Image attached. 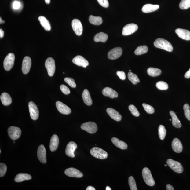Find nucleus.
Wrapping results in <instances>:
<instances>
[{
  "label": "nucleus",
  "instance_id": "nucleus-2",
  "mask_svg": "<svg viewBox=\"0 0 190 190\" xmlns=\"http://www.w3.org/2000/svg\"><path fill=\"white\" fill-rule=\"evenodd\" d=\"M142 176L144 181L148 186H154L155 184V181L150 170L147 168H144L142 172Z\"/></svg>",
  "mask_w": 190,
  "mask_h": 190
},
{
  "label": "nucleus",
  "instance_id": "nucleus-49",
  "mask_svg": "<svg viewBox=\"0 0 190 190\" xmlns=\"http://www.w3.org/2000/svg\"><path fill=\"white\" fill-rule=\"evenodd\" d=\"M166 189L167 190H174L173 187L170 184H167L166 186Z\"/></svg>",
  "mask_w": 190,
  "mask_h": 190
},
{
  "label": "nucleus",
  "instance_id": "nucleus-45",
  "mask_svg": "<svg viewBox=\"0 0 190 190\" xmlns=\"http://www.w3.org/2000/svg\"><path fill=\"white\" fill-rule=\"evenodd\" d=\"M60 88L62 92L65 95H68L70 93V90L65 85H61Z\"/></svg>",
  "mask_w": 190,
  "mask_h": 190
},
{
  "label": "nucleus",
  "instance_id": "nucleus-6",
  "mask_svg": "<svg viewBox=\"0 0 190 190\" xmlns=\"http://www.w3.org/2000/svg\"><path fill=\"white\" fill-rule=\"evenodd\" d=\"M81 128L87 133L91 134L96 133L98 130V127L95 122H90L84 123L81 126Z\"/></svg>",
  "mask_w": 190,
  "mask_h": 190
},
{
  "label": "nucleus",
  "instance_id": "nucleus-31",
  "mask_svg": "<svg viewBox=\"0 0 190 190\" xmlns=\"http://www.w3.org/2000/svg\"><path fill=\"white\" fill-rule=\"evenodd\" d=\"M170 114L172 118V124L173 126L176 128H180L182 126L181 124L180 120L178 119L177 115H176L175 113L173 111H170Z\"/></svg>",
  "mask_w": 190,
  "mask_h": 190
},
{
  "label": "nucleus",
  "instance_id": "nucleus-43",
  "mask_svg": "<svg viewBox=\"0 0 190 190\" xmlns=\"http://www.w3.org/2000/svg\"><path fill=\"white\" fill-rule=\"evenodd\" d=\"M64 82L72 88H75L76 87L75 80L73 79L70 78H66L64 79Z\"/></svg>",
  "mask_w": 190,
  "mask_h": 190
},
{
  "label": "nucleus",
  "instance_id": "nucleus-39",
  "mask_svg": "<svg viewBox=\"0 0 190 190\" xmlns=\"http://www.w3.org/2000/svg\"><path fill=\"white\" fill-rule=\"evenodd\" d=\"M129 184L131 190H137L135 180L132 176L129 178Z\"/></svg>",
  "mask_w": 190,
  "mask_h": 190
},
{
  "label": "nucleus",
  "instance_id": "nucleus-57",
  "mask_svg": "<svg viewBox=\"0 0 190 190\" xmlns=\"http://www.w3.org/2000/svg\"><path fill=\"white\" fill-rule=\"evenodd\" d=\"M13 142L14 143H15V142L14 141H13Z\"/></svg>",
  "mask_w": 190,
  "mask_h": 190
},
{
  "label": "nucleus",
  "instance_id": "nucleus-56",
  "mask_svg": "<svg viewBox=\"0 0 190 190\" xmlns=\"http://www.w3.org/2000/svg\"><path fill=\"white\" fill-rule=\"evenodd\" d=\"M164 166H165L166 167L167 166V165H166V164H165V165H164Z\"/></svg>",
  "mask_w": 190,
  "mask_h": 190
},
{
  "label": "nucleus",
  "instance_id": "nucleus-30",
  "mask_svg": "<svg viewBox=\"0 0 190 190\" xmlns=\"http://www.w3.org/2000/svg\"><path fill=\"white\" fill-rule=\"evenodd\" d=\"M38 20L40 23V24L44 29L46 31H50L51 27L49 22L45 17L43 16H40L38 17Z\"/></svg>",
  "mask_w": 190,
  "mask_h": 190
},
{
  "label": "nucleus",
  "instance_id": "nucleus-11",
  "mask_svg": "<svg viewBox=\"0 0 190 190\" xmlns=\"http://www.w3.org/2000/svg\"><path fill=\"white\" fill-rule=\"evenodd\" d=\"M71 24L73 31L76 35H82L83 32V27L80 21L77 19H74L72 21Z\"/></svg>",
  "mask_w": 190,
  "mask_h": 190
},
{
  "label": "nucleus",
  "instance_id": "nucleus-59",
  "mask_svg": "<svg viewBox=\"0 0 190 190\" xmlns=\"http://www.w3.org/2000/svg\"><path fill=\"white\" fill-rule=\"evenodd\" d=\"M170 121H171V119H170Z\"/></svg>",
  "mask_w": 190,
  "mask_h": 190
},
{
  "label": "nucleus",
  "instance_id": "nucleus-17",
  "mask_svg": "<svg viewBox=\"0 0 190 190\" xmlns=\"http://www.w3.org/2000/svg\"><path fill=\"white\" fill-rule=\"evenodd\" d=\"M31 66V60L29 57H25L23 60L22 64V71L24 75L28 73Z\"/></svg>",
  "mask_w": 190,
  "mask_h": 190
},
{
  "label": "nucleus",
  "instance_id": "nucleus-52",
  "mask_svg": "<svg viewBox=\"0 0 190 190\" xmlns=\"http://www.w3.org/2000/svg\"><path fill=\"white\" fill-rule=\"evenodd\" d=\"M86 190H96L94 188L91 186H89L87 187L86 189Z\"/></svg>",
  "mask_w": 190,
  "mask_h": 190
},
{
  "label": "nucleus",
  "instance_id": "nucleus-23",
  "mask_svg": "<svg viewBox=\"0 0 190 190\" xmlns=\"http://www.w3.org/2000/svg\"><path fill=\"white\" fill-rule=\"evenodd\" d=\"M171 146L173 150L175 152L179 153L182 152L183 146L182 143L179 139L177 138L174 139Z\"/></svg>",
  "mask_w": 190,
  "mask_h": 190
},
{
  "label": "nucleus",
  "instance_id": "nucleus-13",
  "mask_svg": "<svg viewBox=\"0 0 190 190\" xmlns=\"http://www.w3.org/2000/svg\"><path fill=\"white\" fill-rule=\"evenodd\" d=\"M37 155L39 161L42 163L45 164L47 163L46 151L45 146L43 145H41L38 147Z\"/></svg>",
  "mask_w": 190,
  "mask_h": 190
},
{
  "label": "nucleus",
  "instance_id": "nucleus-9",
  "mask_svg": "<svg viewBox=\"0 0 190 190\" xmlns=\"http://www.w3.org/2000/svg\"><path fill=\"white\" fill-rule=\"evenodd\" d=\"M30 116L31 119L35 120L38 119L39 112L38 107L33 102L31 101L28 104Z\"/></svg>",
  "mask_w": 190,
  "mask_h": 190
},
{
  "label": "nucleus",
  "instance_id": "nucleus-47",
  "mask_svg": "<svg viewBox=\"0 0 190 190\" xmlns=\"http://www.w3.org/2000/svg\"><path fill=\"white\" fill-rule=\"evenodd\" d=\"M117 75L119 76L120 79L122 80H124L126 79V75L124 72L121 71H118L117 72Z\"/></svg>",
  "mask_w": 190,
  "mask_h": 190
},
{
  "label": "nucleus",
  "instance_id": "nucleus-19",
  "mask_svg": "<svg viewBox=\"0 0 190 190\" xmlns=\"http://www.w3.org/2000/svg\"><path fill=\"white\" fill-rule=\"evenodd\" d=\"M175 32L181 38L187 41L190 40V31L188 30L178 28Z\"/></svg>",
  "mask_w": 190,
  "mask_h": 190
},
{
  "label": "nucleus",
  "instance_id": "nucleus-48",
  "mask_svg": "<svg viewBox=\"0 0 190 190\" xmlns=\"http://www.w3.org/2000/svg\"><path fill=\"white\" fill-rule=\"evenodd\" d=\"M21 6L20 2L18 1H16L13 2V8L15 9H19Z\"/></svg>",
  "mask_w": 190,
  "mask_h": 190
},
{
  "label": "nucleus",
  "instance_id": "nucleus-27",
  "mask_svg": "<svg viewBox=\"0 0 190 190\" xmlns=\"http://www.w3.org/2000/svg\"><path fill=\"white\" fill-rule=\"evenodd\" d=\"M112 142L116 147L120 148V149L125 150L127 148V145L123 141L120 140L119 139L115 137H113L111 139Z\"/></svg>",
  "mask_w": 190,
  "mask_h": 190
},
{
  "label": "nucleus",
  "instance_id": "nucleus-51",
  "mask_svg": "<svg viewBox=\"0 0 190 190\" xmlns=\"http://www.w3.org/2000/svg\"><path fill=\"white\" fill-rule=\"evenodd\" d=\"M4 35V32L2 29H0V38H3Z\"/></svg>",
  "mask_w": 190,
  "mask_h": 190
},
{
  "label": "nucleus",
  "instance_id": "nucleus-35",
  "mask_svg": "<svg viewBox=\"0 0 190 190\" xmlns=\"http://www.w3.org/2000/svg\"><path fill=\"white\" fill-rule=\"evenodd\" d=\"M127 76H128L129 80L131 81L133 84L136 85L137 83L140 82V79H139L137 75L136 74H133L131 72H129Z\"/></svg>",
  "mask_w": 190,
  "mask_h": 190
},
{
  "label": "nucleus",
  "instance_id": "nucleus-29",
  "mask_svg": "<svg viewBox=\"0 0 190 190\" xmlns=\"http://www.w3.org/2000/svg\"><path fill=\"white\" fill-rule=\"evenodd\" d=\"M108 38V36L107 34L103 32H100L95 35L94 40L95 42H105L107 40Z\"/></svg>",
  "mask_w": 190,
  "mask_h": 190
},
{
  "label": "nucleus",
  "instance_id": "nucleus-42",
  "mask_svg": "<svg viewBox=\"0 0 190 190\" xmlns=\"http://www.w3.org/2000/svg\"><path fill=\"white\" fill-rule=\"evenodd\" d=\"M129 110L130 111L131 114L135 117H138L139 116L140 114L138 112L137 108H136V106L133 105H131L129 106Z\"/></svg>",
  "mask_w": 190,
  "mask_h": 190
},
{
  "label": "nucleus",
  "instance_id": "nucleus-15",
  "mask_svg": "<svg viewBox=\"0 0 190 190\" xmlns=\"http://www.w3.org/2000/svg\"><path fill=\"white\" fill-rule=\"evenodd\" d=\"M56 105L57 110L62 114L68 115L71 112L70 108L61 101H57Z\"/></svg>",
  "mask_w": 190,
  "mask_h": 190
},
{
  "label": "nucleus",
  "instance_id": "nucleus-16",
  "mask_svg": "<svg viewBox=\"0 0 190 190\" xmlns=\"http://www.w3.org/2000/svg\"><path fill=\"white\" fill-rule=\"evenodd\" d=\"M77 147V144L75 142H69L67 145L65 150L66 154L67 156L72 158L75 157V155L74 152Z\"/></svg>",
  "mask_w": 190,
  "mask_h": 190
},
{
  "label": "nucleus",
  "instance_id": "nucleus-5",
  "mask_svg": "<svg viewBox=\"0 0 190 190\" xmlns=\"http://www.w3.org/2000/svg\"><path fill=\"white\" fill-rule=\"evenodd\" d=\"M166 163L171 170L176 173H181L184 171V168L179 162L169 159L167 160Z\"/></svg>",
  "mask_w": 190,
  "mask_h": 190
},
{
  "label": "nucleus",
  "instance_id": "nucleus-4",
  "mask_svg": "<svg viewBox=\"0 0 190 190\" xmlns=\"http://www.w3.org/2000/svg\"><path fill=\"white\" fill-rule=\"evenodd\" d=\"M15 60V55L12 53H10L7 55L4 61V68L6 71H9L12 68L14 64Z\"/></svg>",
  "mask_w": 190,
  "mask_h": 190
},
{
  "label": "nucleus",
  "instance_id": "nucleus-33",
  "mask_svg": "<svg viewBox=\"0 0 190 190\" xmlns=\"http://www.w3.org/2000/svg\"><path fill=\"white\" fill-rule=\"evenodd\" d=\"M148 75L152 77H156L161 75V71L158 68H150L147 69Z\"/></svg>",
  "mask_w": 190,
  "mask_h": 190
},
{
  "label": "nucleus",
  "instance_id": "nucleus-7",
  "mask_svg": "<svg viewBox=\"0 0 190 190\" xmlns=\"http://www.w3.org/2000/svg\"><path fill=\"white\" fill-rule=\"evenodd\" d=\"M8 131L9 137L13 140H17L21 135V130L18 127L13 126L9 127Z\"/></svg>",
  "mask_w": 190,
  "mask_h": 190
},
{
  "label": "nucleus",
  "instance_id": "nucleus-28",
  "mask_svg": "<svg viewBox=\"0 0 190 190\" xmlns=\"http://www.w3.org/2000/svg\"><path fill=\"white\" fill-rule=\"evenodd\" d=\"M31 176L28 174L20 173L16 176L15 181L16 182H20L24 181L31 180Z\"/></svg>",
  "mask_w": 190,
  "mask_h": 190
},
{
  "label": "nucleus",
  "instance_id": "nucleus-25",
  "mask_svg": "<svg viewBox=\"0 0 190 190\" xmlns=\"http://www.w3.org/2000/svg\"><path fill=\"white\" fill-rule=\"evenodd\" d=\"M159 6L158 5L146 4L142 8V12L144 13H149L154 12L158 10Z\"/></svg>",
  "mask_w": 190,
  "mask_h": 190
},
{
  "label": "nucleus",
  "instance_id": "nucleus-53",
  "mask_svg": "<svg viewBox=\"0 0 190 190\" xmlns=\"http://www.w3.org/2000/svg\"><path fill=\"white\" fill-rule=\"evenodd\" d=\"M45 3L47 4H49L50 2V0H45Z\"/></svg>",
  "mask_w": 190,
  "mask_h": 190
},
{
  "label": "nucleus",
  "instance_id": "nucleus-20",
  "mask_svg": "<svg viewBox=\"0 0 190 190\" xmlns=\"http://www.w3.org/2000/svg\"><path fill=\"white\" fill-rule=\"evenodd\" d=\"M108 115L113 120L117 122L120 121L122 119V115L114 109L108 108L106 110Z\"/></svg>",
  "mask_w": 190,
  "mask_h": 190
},
{
  "label": "nucleus",
  "instance_id": "nucleus-38",
  "mask_svg": "<svg viewBox=\"0 0 190 190\" xmlns=\"http://www.w3.org/2000/svg\"><path fill=\"white\" fill-rule=\"evenodd\" d=\"M156 87L160 90H166L168 89V85L167 83L163 81H159L156 83Z\"/></svg>",
  "mask_w": 190,
  "mask_h": 190
},
{
  "label": "nucleus",
  "instance_id": "nucleus-41",
  "mask_svg": "<svg viewBox=\"0 0 190 190\" xmlns=\"http://www.w3.org/2000/svg\"><path fill=\"white\" fill-rule=\"evenodd\" d=\"M190 106L188 104H185L183 107L184 111V114L186 119L190 121Z\"/></svg>",
  "mask_w": 190,
  "mask_h": 190
},
{
  "label": "nucleus",
  "instance_id": "nucleus-3",
  "mask_svg": "<svg viewBox=\"0 0 190 190\" xmlns=\"http://www.w3.org/2000/svg\"><path fill=\"white\" fill-rule=\"evenodd\" d=\"M90 153L95 158L101 159H105L108 156V153L101 148L94 147L90 150Z\"/></svg>",
  "mask_w": 190,
  "mask_h": 190
},
{
  "label": "nucleus",
  "instance_id": "nucleus-44",
  "mask_svg": "<svg viewBox=\"0 0 190 190\" xmlns=\"http://www.w3.org/2000/svg\"><path fill=\"white\" fill-rule=\"evenodd\" d=\"M7 166L5 164L1 163H0V177H4L6 172Z\"/></svg>",
  "mask_w": 190,
  "mask_h": 190
},
{
  "label": "nucleus",
  "instance_id": "nucleus-21",
  "mask_svg": "<svg viewBox=\"0 0 190 190\" xmlns=\"http://www.w3.org/2000/svg\"><path fill=\"white\" fill-rule=\"evenodd\" d=\"M102 93L104 96L109 97L110 98L113 99L117 98L119 96L117 92L111 88L106 87L103 89Z\"/></svg>",
  "mask_w": 190,
  "mask_h": 190
},
{
  "label": "nucleus",
  "instance_id": "nucleus-34",
  "mask_svg": "<svg viewBox=\"0 0 190 190\" xmlns=\"http://www.w3.org/2000/svg\"><path fill=\"white\" fill-rule=\"evenodd\" d=\"M148 50V48L147 46H141L136 48L135 51V54L137 55L144 54L147 52Z\"/></svg>",
  "mask_w": 190,
  "mask_h": 190
},
{
  "label": "nucleus",
  "instance_id": "nucleus-40",
  "mask_svg": "<svg viewBox=\"0 0 190 190\" xmlns=\"http://www.w3.org/2000/svg\"><path fill=\"white\" fill-rule=\"evenodd\" d=\"M142 106L146 112L149 114H152L154 113V108L152 106L145 103L143 104Z\"/></svg>",
  "mask_w": 190,
  "mask_h": 190
},
{
  "label": "nucleus",
  "instance_id": "nucleus-36",
  "mask_svg": "<svg viewBox=\"0 0 190 190\" xmlns=\"http://www.w3.org/2000/svg\"><path fill=\"white\" fill-rule=\"evenodd\" d=\"M158 133L159 138L162 140H163L166 135V130L163 125H161L159 126Z\"/></svg>",
  "mask_w": 190,
  "mask_h": 190
},
{
  "label": "nucleus",
  "instance_id": "nucleus-32",
  "mask_svg": "<svg viewBox=\"0 0 190 190\" xmlns=\"http://www.w3.org/2000/svg\"><path fill=\"white\" fill-rule=\"evenodd\" d=\"M89 22L91 24L96 25H101L103 23V19L100 17H96L90 15L89 17Z\"/></svg>",
  "mask_w": 190,
  "mask_h": 190
},
{
  "label": "nucleus",
  "instance_id": "nucleus-10",
  "mask_svg": "<svg viewBox=\"0 0 190 190\" xmlns=\"http://www.w3.org/2000/svg\"><path fill=\"white\" fill-rule=\"evenodd\" d=\"M138 29V25L134 24H127L123 28L122 34L124 36L130 35L135 32Z\"/></svg>",
  "mask_w": 190,
  "mask_h": 190
},
{
  "label": "nucleus",
  "instance_id": "nucleus-22",
  "mask_svg": "<svg viewBox=\"0 0 190 190\" xmlns=\"http://www.w3.org/2000/svg\"><path fill=\"white\" fill-rule=\"evenodd\" d=\"M59 140L58 137L57 135H53L50 139V149L51 151L54 152L58 147Z\"/></svg>",
  "mask_w": 190,
  "mask_h": 190
},
{
  "label": "nucleus",
  "instance_id": "nucleus-8",
  "mask_svg": "<svg viewBox=\"0 0 190 190\" xmlns=\"http://www.w3.org/2000/svg\"><path fill=\"white\" fill-rule=\"evenodd\" d=\"M45 66L47 69L48 75L50 76H53L55 71L54 60L52 57L48 58L45 62Z\"/></svg>",
  "mask_w": 190,
  "mask_h": 190
},
{
  "label": "nucleus",
  "instance_id": "nucleus-1",
  "mask_svg": "<svg viewBox=\"0 0 190 190\" xmlns=\"http://www.w3.org/2000/svg\"><path fill=\"white\" fill-rule=\"evenodd\" d=\"M154 45L155 47L161 49L169 52H172L173 49L171 44L165 39L159 38L156 39L154 42Z\"/></svg>",
  "mask_w": 190,
  "mask_h": 190
},
{
  "label": "nucleus",
  "instance_id": "nucleus-37",
  "mask_svg": "<svg viewBox=\"0 0 190 190\" xmlns=\"http://www.w3.org/2000/svg\"><path fill=\"white\" fill-rule=\"evenodd\" d=\"M179 7L182 10H186L190 8V0H181L179 4Z\"/></svg>",
  "mask_w": 190,
  "mask_h": 190
},
{
  "label": "nucleus",
  "instance_id": "nucleus-14",
  "mask_svg": "<svg viewBox=\"0 0 190 190\" xmlns=\"http://www.w3.org/2000/svg\"><path fill=\"white\" fill-rule=\"evenodd\" d=\"M65 174L69 177L81 178L83 177V174L79 170L75 168H71L66 169L64 171Z\"/></svg>",
  "mask_w": 190,
  "mask_h": 190
},
{
  "label": "nucleus",
  "instance_id": "nucleus-50",
  "mask_svg": "<svg viewBox=\"0 0 190 190\" xmlns=\"http://www.w3.org/2000/svg\"><path fill=\"white\" fill-rule=\"evenodd\" d=\"M185 77L186 78H190V68L188 71L186 72L185 75Z\"/></svg>",
  "mask_w": 190,
  "mask_h": 190
},
{
  "label": "nucleus",
  "instance_id": "nucleus-24",
  "mask_svg": "<svg viewBox=\"0 0 190 190\" xmlns=\"http://www.w3.org/2000/svg\"><path fill=\"white\" fill-rule=\"evenodd\" d=\"M82 98L86 105L87 106L92 105L93 102L91 95L88 90L86 89L84 90L82 94Z\"/></svg>",
  "mask_w": 190,
  "mask_h": 190
},
{
  "label": "nucleus",
  "instance_id": "nucleus-46",
  "mask_svg": "<svg viewBox=\"0 0 190 190\" xmlns=\"http://www.w3.org/2000/svg\"><path fill=\"white\" fill-rule=\"evenodd\" d=\"M99 4L103 7L107 8L109 6L108 0H97Z\"/></svg>",
  "mask_w": 190,
  "mask_h": 190
},
{
  "label": "nucleus",
  "instance_id": "nucleus-12",
  "mask_svg": "<svg viewBox=\"0 0 190 190\" xmlns=\"http://www.w3.org/2000/svg\"><path fill=\"white\" fill-rule=\"evenodd\" d=\"M122 53V48L118 47L113 48L108 52V58L110 60L117 59L121 57Z\"/></svg>",
  "mask_w": 190,
  "mask_h": 190
},
{
  "label": "nucleus",
  "instance_id": "nucleus-26",
  "mask_svg": "<svg viewBox=\"0 0 190 190\" xmlns=\"http://www.w3.org/2000/svg\"><path fill=\"white\" fill-rule=\"evenodd\" d=\"M1 100L2 104L4 106L10 105L12 102V99L10 95L5 92L2 94Z\"/></svg>",
  "mask_w": 190,
  "mask_h": 190
},
{
  "label": "nucleus",
  "instance_id": "nucleus-18",
  "mask_svg": "<svg viewBox=\"0 0 190 190\" xmlns=\"http://www.w3.org/2000/svg\"><path fill=\"white\" fill-rule=\"evenodd\" d=\"M72 62L76 65L82 66L84 68H86L89 65V62L84 57L80 55H78L74 58Z\"/></svg>",
  "mask_w": 190,
  "mask_h": 190
},
{
  "label": "nucleus",
  "instance_id": "nucleus-58",
  "mask_svg": "<svg viewBox=\"0 0 190 190\" xmlns=\"http://www.w3.org/2000/svg\"><path fill=\"white\" fill-rule=\"evenodd\" d=\"M131 70H129V71H130V72H131Z\"/></svg>",
  "mask_w": 190,
  "mask_h": 190
},
{
  "label": "nucleus",
  "instance_id": "nucleus-54",
  "mask_svg": "<svg viewBox=\"0 0 190 190\" xmlns=\"http://www.w3.org/2000/svg\"><path fill=\"white\" fill-rule=\"evenodd\" d=\"M5 23V22L4 20H2L1 17L0 18V23H1V24H3V23Z\"/></svg>",
  "mask_w": 190,
  "mask_h": 190
},
{
  "label": "nucleus",
  "instance_id": "nucleus-55",
  "mask_svg": "<svg viewBox=\"0 0 190 190\" xmlns=\"http://www.w3.org/2000/svg\"><path fill=\"white\" fill-rule=\"evenodd\" d=\"M106 190H111V189L110 188V187L109 186H107L106 188Z\"/></svg>",
  "mask_w": 190,
  "mask_h": 190
}]
</instances>
